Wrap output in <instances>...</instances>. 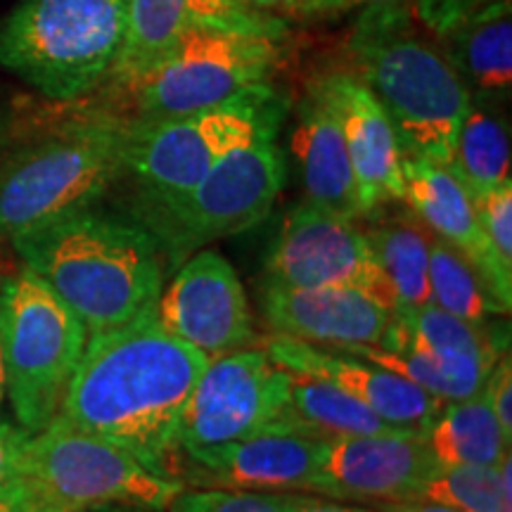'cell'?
<instances>
[{"label":"cell","instance_id":"obj_31","mask_svg":"<svg viewBox=\"0 0 512 512\" xmlns=\"http://www.w3.org/2000/svg\"><path fill=\"white\" fill-rule=\"evenodd\" d=\"M489 3L494 0H408V8L425 24V29L444 38Z\"/></svg>","mask_w":512,"mask_h":512},{"label":"cell","instance_id":"obj_23","mask_svg":"<svg viewBox=\"0 0 512 512\" xmlns=\"http://www.w3.org/2000/svg\"><path fill=\"white\" fill-rule=\"evenodd\" d=\"M384 283L394 302V313H408L432 304L430 245L432 230L415 214L363 230Z\"/></svg>","mask_w":512,"mask_h":512},{"label":"cell","instance_id":"obj_12","mask_svg":"<svg viewBox=\"0 0 512 512\" xmlns=\"http://www.w3.org/2000/svg\"><path fill=\"white\" fill-rule=\"evenodd\" d=\"M268 283L302 290L358 287L394 309L366 233L354 219L332 214L309 200L290 209L266 256Z\"/></svg>","mask_w":512,"mask_h":512},{"label":"cell","instance_id":"obj_8","mask_svg":"<svg viewBox=\"0 0 512 512\" xmlns=\"http://www.w3.org/2000/svg\"><path fill=\"white\" fill-rule=\"evenodd\" d=\"M278 62V36L192 29L150 67L112 88L131 105L133 117L128 119H174L211 110L249 88L271 83Z\"/></svg>","mask_w":512,"mask_h":512},{"label":"cell","instance_id":"obj_9","mask_svg":"<svg viewBox=\"0 0 512 512\" xmlns=\"http://www.w3.org/2000/svg\"><path fill=\"white\" fill-rule=\"evenodd\" d=\"M41 510L88 512L124 505L159 512L183 491L174 477L145 467L124 448L76 430L57 418L46 430L29 434L22 472Z\"/></svg>","mask_w":512,"mask_h":512},{"label":"cell","instance_id":"obj_34","mask_svg":"<svg viewBox=\"0 0 512 512\" xmlns=\"http://www.w3.org/2000/svg\"><path fill=\"white\" fill-rule=\"evenodd\" d=\"M27 432L10 422L0 420V484L10 482L22 472L24 446H27Z\"/></svg>","mask_w":512,"mask_h":512},{"label":"cell","instance_id":"obj_28","mask_svg":"<svg viewBox=\"0 0 512 512\" xmlns=\"http://www.w3.org/2000/svg\"><path fill=\"white\" fill-rule=\"evenodd\" d=\"M512 458L496 467L439 465L413 501L437 503L460 512H512Z\"/></svg>","mask_w":512,"mask_h":512},{"label":"cell","instance_id":"obj_36","mask_svg":"<svg viewBox=\"0 0 512 512\" xmlns=\"http://www.w3.org/2000/svg\"><path fill=\"white\" fill-rule=\"evenodd\" d=\"M290 512H382L373 508H351V505H337V503H325L320 498H309L302 494H292Z\"/></svg>","mask_w":512,"mask_h":512},{"label":"cell","instance_id":"obj_10","mask_svg":"<svg viewBox=\"0 0 512 512\" xmlns=\"http://www.w3.org/2000/svg\"><path fill=\"white\" fill-rule=\"evenodd\" d=\"M278 128H266L216 159L181 204L152 221L159 245L178 261L207 242L245 233L271 214L285 188L287 164L275 145Z\"/></svg>","mask_w":512,"mask_h":512},{"label":"cell","instance_id":"obj_19","mask_svg":"<svg viewBox=\"0 0 512 512\" xmlns=\"http://www.w3.org/2000/svg\"><path fill=\"white\" fill-rule=\"evenodd\" d=\"M403 202L437 238L456 247L489 280L498 299L512 306V271L503 268L479 223L475 197L451 166L420 157H403Z\"/></svg>","mask_w":512,"mask_h":512},{"label":"cell","instance_id":"obj_24","mask_svg":"<svg viewBox=\"0 0 512 512\" xmlns=\"http://www.w3.org/2000/svg\"><path fill=\"white\" fill-rule=\"evenodd\" d=\"M283 430L335 441L344 437L396 432L399 427L389 425L375 411H370L366 403L328 382L316 380V377L292 375Z\"/></svg>","mask_w":512,"mask_h":512},{"label":"cell","instance_id":"obj_26","mask_svg":"<svg viewBox=\"0 0 512 512\" xmlns=\"http://www.w3.org/2000/svg\"><path fill=\"white\" fill-rule=\"evenodd\" d=\"M448 166L475 200L510 181V131L491 105L470 100Z\"/></svg>","mask_w":512,"mask_h":512},{"label":"cell","instance_id":"obj_40","mask_svg":"<svg viewBox=\"0 0 512 512\" xmlns=\"http://www.w3.org/2000/svg\"><path fill=\"white\" fill-rule=\"evenodd\" d=\"M5 401V366H3V347H0V408Z\"/></svg>","mask_w":512,"mask_h":512},{"label":"cell","instance_id":"obj_38","mask_svg":"<svg viewBox=\"0 0 512 512\" xmlns=\"http://www.w3.org/2000/svg\"><path fill=\"white\" fill-rule=\"evenodd\" d=\"M392 3H408V0H351V8H368V5H392Z\"/></svg>","mask_w":512,"mask_h":512},{"label":"cell","instance_id":"obj_11","mask_svg":"<svg viewBox=\"0 0 512 512\" xmlns=\"http://www.w3.org/2000/svg\"><path fill=\"white\" fill-rule=\"evenodd\" d=\"M290 384L292 373L261 347L211 358L185 401L178 446L192 451L283 430Z\"/></svg>","mask_w":512,"mask_h":512},{"label":"cell","instance_id":"obj_3","mask_svg":"<svg viewBox=\"0 0 512 512\" xmlns=\"http://www.w3.org/2000/svg\"><path fill=\"white\" fill-rule=\"evenodd\" d=\"M349 50L354 74L392 121L403 157L451 164L472 98L444 50L418 34L408 3L363 8Z\"/></svg>","mask_w":512,"mask_h":512},{"label":"cell","instance_id":"obj_17","mask_svg":"<svg viewBox=\"0 0 512 512\" xmlns=\"http://www.w3.org/2000/svg\"><path fill=\"white\" fill-rule=\"evenodd\" d=\"M192 29L249 31L278 38L285 34L278 17L249 8L242 0H131L124 48L107 83L119 86L133 79Z\"/></svg>","mask_w":512,"mask_h":512},{"label":"cell","instance_id":"obj_25","mask_svg":"<svg viewBox=\"0 0 512 512\" xmlns=\"http://www.w3.org/2000/svg\"><path fill=\"white\" fill-rule=\"evenodd\" d=\"M425 437L439 465L496 467L510 456L512 446V439L505 437L486 401L484 389L470 399L444 403Z\"/></svg>","mask_w":512,"mask_h":512},{"label":"cell","instance_id":"obj_7","mask_svg":"<svg viewBox=\"0 0 512 512\" xmlns=\"http://www.w3.org/2000/svg\"><path fill=\"white\" fill-rule=\"evenodd\" d=\"M88 344L79 316L27 266L0 287L5 399L19 430H46Z\"/></svg>","mask_w":512,"mask_h":512},{"label":"cell","instance_id":"obj_2","mask_svg":"<svg viewBox=\"0 0 512 512\" xmlns=\"http://www.w3.org/2000/svg\"><path fill=\"white\" fill-rule=\"evenodd\" d=\"M29 271L72 309L88 337L155 309L164 285L162 245L150 228L93 207L12 238Z\"/></svg>","mask_w":512,"mask_h":512},{"label":"cell","instance_id":"obj_35","mask_svg":"<svg viewBox=\"0 0 512 512\" xmlns=\"http://www.w3.org/2000/svg\"><path fill=\"white\" fill-rule=\"evenodd\" d=\"M0 512H41L34 491L22 477L0 484Z\"/></svg>","mask_w":512,"mask_h":512},{"label":"cell","instance_id":"obj_21","mask_svg":"<svg viewBox=\"0 0 512 512\" xmlns=\"http://www.w3.org/2000/svg\"><path fill=\"white\" fill-rule=\"evenodd\" d=\"M292 152L302 171L306 200L344 219L361 216L342 126L320 79L313 81L299 100Z\"/></svg>","mask_w":512,"mask_h":512},{"label":"cell","instance_id":"obj_1","mask_svg":"<svg viewBox=\"0 0 512 512\" xmlns=\"http://www.w3.org/2000/svg\"><path fill=\"white\" fill-rule=\"evenodd\" d=\"M209 361L159 328L150 309L133 323L88 337L57 418L171 477L185 401Z\"/></svg>","mask_w":512,"mask_h":512},{"label":"cell","instance_id":"obj_27","mask_svg":"<svg viewBox=\"0 0 512 512\" xmlns=\"http://www.w3.org/2000/svg\"><path fill=\"white\" fill-rule=\"evenodd\" d=\"M430 290L434 306L470 323H486L491 316L510 313L479 268L434 233L430 245Z\"/></svg>","mask_w":512,"mask_h":512},{"label":"cell","instance_id":"obj_33","mask_svg":"<svg viewBox=\"0 0 512 512\" xmlns=\"http://www.w3.org/2000/svg\"><path fill=\"white\" fill-rule=\"evenodd\" d=\"M249 8L266 12V15H297L313 17L328 15L351 8V0H242Z\"/></svg>","mask_w":512,"mask_h":512},{"label":"cell","instance_id":"obj_39","mask_svg":"<svg viewBox=\"0 0 512 512\" xmlns=\"http://www.w3.org/2000/svg\"><path fill=\"white\" fill-rule=\"evenodd\" d=\"M88 512H150V510H140V508H124V505H105V508H93Z\"/></svg>","mask_w":512,"mask_h":512},{"label":"cell","instance_id":"obj_13","mask_svg":"<svg viewBox=\"0 0 512 512\" xmlns=\"http://www.w3.org/2000/svg\"><path fill=\"white\" fill-rule=\"evenodd\" d=\"M159 328L219 358L254 344V320L235 268L216 252L192 254L155 304Z\"/></svg>","mask_w":512,"mask_h":512},{"label":"cell","instance_id":"obj_30","mask_svg":"<svg viewBox=\"0 0 512 512\" xmlns=\"http://www.w3.org/2000/svg\"><path fill=\"white\" fill-rule=\"evenodd\" d=\"M479 223L503 268L512 271V181L475 200Z\"/></svg>","mask_w":512,"mask_h":512},{"label":"cell","instance_id":"obj_16","mask_svg":"<svg viewBox=\"0 0 512 512\" xmlns=\"http://www.w3.org/2000/svg\"><path fill=\"white\" fill-rule=\"evenodd\" d=\"M261 309L275 335L337 351L380 347L394 320L392 306L358 287L302 290L266 283Z\"/></svg>","mask_w":512,"mask_h":512},{"label":"cell","instance_id":"obj_32","mask_svg":"<svg viewBox=\"0 0 512 512\" xmlns=\"http://www.w3.org/2000/svg\"><path fill=\"white\" fill-rule=\"evenodd\" d=\"M484 396L505 437L512 439V363L508 351L498 358L494 370H491L489 380L484 384Z\"/></svg>","mask_w":512,"mask_h":512},{"label":"cell","instance_id":"obj_15","mask_svg":"<svg viewBox=\"0 0 512 512\" xmlns=\"http://www.w3.org/2000/svg\"><path fill=\"white\" fill-rule=\"evenodd\" d=\"M439 463L427 437L396 430L328 441L316 494L354 501H413Z\"/></svg>","mask_w":512,"mask_h":512},{"label":"cell","instance_id":"obj_20","mask_svg":"<svg viewBox=\"0 0 512 512\" xmlns=\"http://www.w3.org/2000/svg\"><path fill=\"white\" fill-rule=\"evenodd\" d=\"M328 441L292 430H268L233 444L192 448L188 456L230 489L316 494Z\"/></svg>","mask_w":512,"mask_h":512},{"label":"cell","instance_id":"obj_29","mask_svg":"<svg viewBox=\"0 0 512 512\" xmlns=\"http://www.w3.org/2000/svg\"><path fill=\"white\" fill-rule=\"evenodd\" d=\"M294 491L252 489H183L169 512H290Z\"/></svg>","mask_w":512,"mask_h":512},{"label":"cell","instance_id":"obj_5","mask_svg":"<svg viewBox=\"0 0 512 512\" xmlns=\"http://www.w3.org/2000/svg\"><path fill=\"white\" fill-rule=\"evenodd\" d=\"M131 0H15L0 19V69L55 102L86 98L112 76Z\"/></svg>","mask_w":512,"mask_h":512},{"label":"cell","instance_id":"obj_22","mask_svg":"<svg viewBox=\"0 0 512 512\" xmlns=\"http://www.w3.org/2000/svg\"><path fill=\"white\" fill-rule=\"evenodd\" d=\"M472 100H503L512 86V5L494 0L441 38Z\"/></svg>","mask_w":512,"mask_h":512},{"label":"cell","instance_id":"obj_41","mask_svg":"<svg viewBox=\"0 0 512 512\" xmlns=\"http://www.w3.org/2000/svg\"><path fill=\"white\" fill-rule=\"evenodd\" d=\"M41 512H50V510H41Z\"/></svg>","mask_w":512,"mask_h":512},{"label":"cell","instance_id":"obj_4","mask_svg":"<svg viewBox=\"0 0 512 512\" xmlns=\"http://www.w3.org/2000/svg\"><path fill=\"white\" fill-rule=\"evenodd\" d=\"M126 117L95 112L43 133L0 162V242L93 207L124 176Z\"/></svg>","mask_w":512,"mask_h":512},{"label":"cell","instance_id":"obj_14","mask_svg":"<svg viewBox=\"0 0 512 512\" xmlns=\"http://www.w3.org/2000/svg\"><path fill=\"white\" fill-rule=\"evenodd\" d=\"M259 347L275 366L292 375L316 377L342 389L399 430L427 434L444 408V403L418 384L347 351L325 349L275 332L261 339Z\"/></svg>","mask_w":512,"mask_h":512},{"label":"cell","instance_id":"obj_18","mask_svg":"<svg viewBox=\"0 0 512 512\" xmlns=\"http://www.w3.org/2000/svg\"><path fill=\"white\" fill-rule=\"evenodd\" d=\"M320 83L342 126L361 216L403 202V150L387 112L356 74H330Z\"/></svg>","mask_w":512,"mask_h":512},{"label":"cell","instance_id":"obj_37","mask_svg":"<svg viewBox=\"0 0 512 512\" xmlns=\"http://www.w3.org/2000/svg\"><path fill=\"white\" fill-rule=\"evenodd\" d=\"M375 505L377 510L382 512H460V510L446 508V505L425 503V501H382Z\"/></svg>","mask_w":512,"mask_h":512},{"label":"cell","instance_id":"obj_6","mask_svg":"<svg viewBox=\"0 0 512 512\" xmlns=\"http://www.w3.org/2000/svg\"><path fill=\"white\" fill-rule=\"evenodd\" d=\"M287 100L271 83L211 110L174 119H126L124 176L143 192L152 221L181 204L216 159L266 128H280Z\"/></svg>","mask_w":512,"mask_h":512}]
</instances>
